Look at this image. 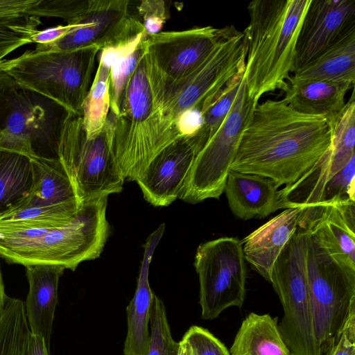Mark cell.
<instances>
[{
  "label": "cell",
  "mask_w": 355,
  "mask_h": 355,
  "mask_svg": "<svg viewBox=\"0 0 355 355\" xmlns=\"http://www.w3.org/2000/svg\"><path fill=\"white\" fill-rule=\"evenodd\" d=\"M331 141L330 121L297 112L283 99L257 103L230 170L291 185L324 155Z\"/></svg>",
  "instance_id": "1"
},
{
  "label": "cell",
  "mask_w": 355,
  "mask_h": 355,
  "mask_svg": "<svg viewBox=\"0 0 355 355\" xmlns=\"http://www.w3.org/2000/svg\"><path fill=\"white\" fill-rule=\"evenodd\" d=\"M311 0H254L243 31L247 54L243 76L249 96L284 90L295 71L300 26Z\"/></svg>",
  "instance_id": "2"
},
{
  "label": "cell",
  "mask_w": 355,
  "mask_h": 355,
  "mask_svg": "<svg viewBox=\"0 0 355 355\" xmlns=\"http://www.w3.org/2000/svg\"><path fill=\"white\" fill-rule=\"evenodd\" d=\"M107 197L83 202L73 218L62 227L0 232V256L25 266L55 264L75 270L103 250L110 232Z\"/></svg>",
  "instance_id": "3"
},
{
  "label": "cell",
  "mask_w": 355,
  "mask_h": 355,
  "mask_svg": "<svg viewBox=\"0 0 355 355\" xmlns=\"http://www.w3.org/2000/svg\"><path fill=\"white\" fill-rule=\"evenodd\" d=\"M70 113L0 71V150L32 159H59L60 139Z\"/></svg>",
  "instance_id": "4"
},
{
  "label": "cell",
  "mask_w": 355,
  "mask_h": 355,
  "mask_svg": "<svg viewBox=\"0 0 355 355\" xmlns=\"http://www.w3.org/2000/svg\"><path fill=\"white\" fill-rule=\"evenodd\" d=\"M306 231V269L314 331L329 355L355 313V269L334 256L311 229Z\"/></svg>",
  "instance_id": "5"
},
{
  "label": "cell",
  "mask_w": 355,
  "mask_h": 355,
  "mask_svg": "<svg viewBox=\"0 0 355 355\" xmlns=\"http://www.w3.org/2000/svg\"><path fill=\"white\" fill-rule=\"evenodd\" d=\"M100 51L95 44L69 51H26L17 58L0 60V71L71 113L82 115Z\"/></svg>",
  "instance_id": "6"
},
{
  "label": "cell",
  "mask_w": 355,
  "mask_h": 355,
  "mask_svg": "<svg viewBox=\"0 0 355 355\" xmlns=\"http://www.w3.org/2000/svg\"><path fill=\"white\" fill-rule=\"evenodd\" d=\"M153 108L147 115L121 110L109 112L105 128L112 155L124 179L135 181L149 162L164 148L181 137L174 116L165 103L158 73L147 69Z\"/></svg>",
  "instance_id": "7"
},
{
  "label": "cell",
  "mask_w": 355,
  "mask_h": 355,
  "mask_svg": "<svg viewBox=\"0 0 355 355\" xmlns=\"http://www.w3.org/2000/svg\"><path fill=\"white\" fill-rule=\"evenodd\" d=\"M306 231L297 227L274 263L270 283L283 307L279 331L291 355H322L315 337L306 269Z\"/></svg>",
  "instance_id": "8"
},
{
  "label": "cell",
  "mask_w": 355,
  "mask_h": 355,
  "mask_svg": "<svg viewBox=\"0 0 355 355\" xmlns=\"http://www.w3.org/2000/svg\"><path fill=\"white\" fill-rule=\"evenodd\" d=\"M58 156L81 203L121 191L125 179L112 155L105 127L87 139L82 115L70 113L62 128Z\"/></svg>",
  "instance_id": "9"
},
{
  "label": "cell",
  "mask_w": 355,
  "mask_h": 355,
  "mask_svg": "<svg viewBox=\"0 0 355 355\" xmlns=\"http://www.w3.org/2000/svg\"><path fill=\"white\" fill-rule=\"evenodd\" d=\"M257 103L249 96L244 80L226 119L196 156L178 198L193 204L219 199Z\"/></svg>",
  "instance_id": "10"
},
{
  "label": "cell",
  "mask_w": 355,
  "mask_h": 355,
  "mask_svg": "<svg viewBox=\"0 0 355 355\" xmlns=\"http://www.w3.org/2000/svg\"><path fill=\"white\" fill-rule=\"evenodd\" d=\"M194 266L198 275L199 304L203 320L216 318L245 299L247 268L241 241L224 236L201 243Z\"/></svg>",
  "instance_id": "11"
},
{
  "label": "cell",
  "mask_w": 355,
  "mask_h": 355,
  "mask_svg": "<svg viewBox=\"0 0 355 355\" xmlns=\"http://www.w3.org/2000/svg\"><path fill=\"white\" fill-rule=\"evenodd\" d=\"M246 54L243 32L234 25L227 26L209 55L188 76L175 82L164 76L166 103L175 119L192 107L202 110L208 98L245 69Z\"/></svg>",
  "instance_id": "12"
},
{
  "label": "cell",
  "mask_w": 355,
  "mask_h": 355,
  "mask_svg": "<svg viewBox=\"0 0 355 355\" xmlns=\"http://www.w3.org/2000/svg\"><path fill=\"white\" fill-rule=\"evenodd\" d=\"M127 0H92L91 11L80 25L58 40L37 44V51H69L89 45L100 49L127 41L145 31L128 12Z\"/></svg>",
  "instance_id": "13"
},
{
  "label": "cell",
  "mask_w": 355,
  "mask_h": 355,
  "mask_svg": "<svg viewBox=\"0 0 355 355\" xmlns=\"http://www.w3.org/2000/svg\"><path fill=\"white\" fill-rule=\"evenodd\" d=\"M222 28L211 26L147 35L146 51L161 73L171 82L188 76L209 55Z\"/></svg>",
  "instance_id": "14"
},
{
  "label": "cell",
  "mask_w": 355,
  "mask_h": 355,
  "mask_svg": "<svg viewBox=\"0 0 355 355\" xmlns=\"http://www.w3.org/2000/svg\"><path fill=\"white\" fill-rule=\"evenodd\" d=\"M205 144L198 133L181 137L160 151L135 180L146 201L164 207L178 198L197 154Z\"/></svg>",
  "instance_id": "15"
},
{
  "label": "cell",
  "mask_w": 355,
  "mask_h": 355,
  "mask_svg": "<svg viewBox=\"0 0 355 355\" xmlns=\"http://www.w3.org/2000/svg\"><path fill=\"white\" fill-rule=\"evenodd\" d=\"M355 28V0H311L298 34L295 69Z\"/></svg>",
  "instance_id": "16"
},
{
  "label": "cell",
  "mask_w": 355,
  "mask_h": 355,
  "mask_svg": "<svg viewBox=\"0 0 355 355\" xmlns=\"http://www.w3.org/2000/svg\"><path fill=\"white\" fill-rule=\"evenodd\" d=\"M302 211L285 209L241 242L245 260L268 282L275 261L297 228Z\"/></svg>",
  "instance_id": "17"
},
{
  "label": "cell",
  "mask_w": 355,
  "mask_h": 355,
  "mask_svg": "<svg viewBox=\"0 0 355 355\" xmlns=\"http://www.w3.org/2000/svg\"><path fill=\"white\" fill-rule=\"evenodd\" d=\"M355 201L339 200L315 207L313 220L298 226L313 230L329 251L355 269ZM315 208V207H314Z\"/></svg>",
  "instance_id": "18"
},
{
  "label": "cell",
  "mask_w": 355,
  "mask_h": 355,
  "mask_svg": "<svg viewBox=\"0 0 355 355\" xmlns=\"http://www.w3.org/2000/svg\"><path fill=\"white\" fill-rule=\"evenodd\" d=\"M28 293L24 305L31 333L42 337L50 352V340L56 306L59 279L64 266L55 264L28 265Z\"/></svg>",
  "instance_id": "19"
},
{
  "label": "cell",
  "mask_w": 355,
  "mask_h": 355,
  "mask_svg": "<svg viewBox=\"0 0 355 355\" xmlns=\"http://www.w3.org/2000/svg\"><path fill=\"white\" fill-rule=\"evenodd\" d=\"M161 224L147 239L137 279L135 295L126 308L127 334L123 347L124 355H146L150 343L149 322L154 296L148 273L154 251L164 232Z\"/></svg>",
  "instance_id": "20"
},
{
  "label": "cell",
  "mask_w": 355,
  "mask_h": 355,
  "mask_svg": "<svg viewBox=\"0 0 355 355\" xmlns=\"http://www.w3.org/2000/svg\"><path fill=\"white\" fill-rule=\"evenodd\" d=\"M278 188L266 177L230 170L224 191L232 214L246 220L265 218L280 209Z\"/></svg>",
  "instance_id": "21"
},
{
  "label": "cell",
  "mask_w": 355,
  "mask_h": 355,
  "mask_svg": "<svg viewBox=\"0 0 355 355\" xmlns=\"http://www.w3.org/2000/svg\"><path fill=\"white\" fill-rule=\"evenodd\" d=\"M354 86L344 81L288 82L282 99L297 112L331 121L344 108L346 94Z\"/></svg>",
  "instance_id": "22"
},
{
  "label": "cell",
  "mask_w": 355,
  "mask_h": 355,
  "mask_svg": "<svg viewBox=\"0 0 355 355\" xmlns=\"http://www.w3.org/2000/svg\"><path fill=\"white\" fill-rule=\"evenodd\" d=\"M309 80L355 82V28L302 67L295 69L288 82Z\"/></svg>",
  "instance_id": "23"
},
{
  "label": "cell",
  "mask_w": 355,
  "mask_h": 355,
  "mask_svg": "<svg viewBox=\"0 0 355 355\" xmlns=\"http://www.w3.org/2000/svg\"><path fill=\"white\" fill-rule=\"evenodd\" d=\"M146 31L135 37L100 51L99 62L110 68V110L117 116L128 82L145 51Z\"/></svg>",
  "instance_id": "24"
},
{
  "label": "cell",
  "mask_w": 355,
  "mask_h": 355,
  "mask_svg": "<svg viewBox=\"0 0 355 355\" xmlns=\"http://www.w3.org/2000/svg\"><path fill=\"white\" fill-rule=\"evenodd\" d=\"M32 163L33 184L21 209L69 203L82 204L60 159H32Z\"/></svg>",
  "instance_id": "25"
},
{
  "label": "cell",
  "mask_w": 355,
  "mask_h": 355,
  "mask_svg": "<svg viewBox=\"0 0 355 355\" xmlns=\"http://www.w3.org/2000/svg\"><path fill=\"white\" fill-rule=\"evenodd\" d=\"M229 352L230 355H291L279 331L277 318L255 313L243 320Z\"/></svg>",
  "instance_id": "26"
},
{
  "label": "cell",
  "mask_w": 355,
  "mask_h": 355,
  "mask_svg": "<svg viewBox=\"0 0 355 355\" xmlns=\"http://www.w3.org/2000/svg\"><path fill=\"white\" fill-rule=\"evenodd\" d=\"M33 184L32 159L0 150V216L20 209Z\"/></svg>",
  "instance_id": "27"
},
{
  "label": "cell",
  "mask_w": 355,
  "mask_h": 355,
  "mask_svg": "<svg viewBox=\"0 0 355 355\" xmlns=\"http://www.w3.org/2000/svg\"><path fill=\"white\" fill-rule=\"evenodd\" d=\"M80 206L69 203L20 209L0 216V232L62 227L73 218Z\"/></svg>",
  "instance_id": "28"
},
{
  "label": "cell",
  "mask_w": 355,
  "mask_h": 355,
  "mask_svg": "<svg viewBox=\"0 0 355 355\" xmlns=\"http://www.w3.org/2000/svg\"><path fill=\"white\" fill-rule=\"evenodd\" d=\"M110 68L98 63L93 82L82 106L83 125L87 139L100 134L110 110Z\"/></svg>",
  "instance_id": "29"
},
{
  "label": "cell",
  "mask_w": 355,
  "mask_h": 355,
  "mask_svg": "<svg viewBox=\"0 0 355 355\" xmlns=\"http://www.w3.org/2000/svg\"><path fill=\"white\" fill-rule=\"evenodd\" d=\"M31 334L24 302L7 296L0 318V355H22Z\"/></svg>",
  "instance_id": "30"
},
{
  "label": "cell",
  "mask_w": 355,
  "mask_h": 355,
  "mask_svg": "<svg viewBox=\"0 0 355 355\" xmlns=\"http://www.w3.org/2000/svg\"><path fill=\"white\" fill-rule=\"evenodd\" d=\"M244 69L232 77L202 105L203 123L198 133L206 143L228 115L244 80Z\"/></svg>",
  "instance_id": "31"
},
{
  "label": "cell",
  "mask_w": 355,
  "mask_h": 355,
  "mask_svg": "<svg viewBox=\"0 0 355 355\" xmlns=\"http://www.w3.org/2000/svg\"><path fill=\"white\" fill-rule=\"evenodd\" d=\"M150 343L146 355H178L179 342L173 340L162 300L154 294L149 322Z\"/></svg>",
  "instance_id": "32"
},
{
  "label": "cell",
  "mask_w": 355,
  "mask_h": 355,
  "mask_svg": "<svg viewBox=\"0 0 355 355\" xmlns=\"http://www.w3.org/2000/svg\"><path fill=\"white\" fill-rule=\"evenodd\" d=\"M92 0H39L26 15L41 17H60L68 25L80 23L91 11Z\"/></svg>",
  "instance_id": "33"
},
{
  "label": "cell",
  "mask_w": 355,
  "mask_h": 355,
  "mask_svg": "<svg viewBox=\"0 0 355 355\" xmlns=\"http://www.w3.org/2000/svg\"><path fill=\"white\" fill-rule=\"evenodd\" d=\"M344 200L355 201V156L327 182L315 207Z\"/></svg>",
  "instance_id": "34"
},
{
  "label": "cell",
  "mask_w": 355,
  "mask_h": 355,
  "mask_svg": "<svg viewBox=\"0 0 355 355\" xmlns=\"http://www.w3.org/2000/svg\"><path fill=\"white\" fill-rule=\"evenodd\" d=\"M183 338L188 341L195 355H230L221 341L201 327L191 326Z\"/></svg>",
  "instance_id": "35"
},
{
  "label": "cell",
  "mask_w": 355,
  "mask_h": 355,
  "mask_svg": "<svg viewBox=\"0 0 355 355\" xmlns=\"http://www.w3.org/2000/svg\"><path fill=\"white\" fill-rule=\"evenodd\" d=\"M41 24L40 18L24 15L10 20L0 21V41L26 40L31 43V37Z\"/></svg>",
  "instance_id": "36"
},
{
  "label": "cell",
  "mask_w": 355,
  "mask_h": 355,
  "mask_svg": "<svg viewBox=\"0 0 355 355\" xmlns=\"http://www.w3.org/2000/svg\"><path fill=\"white\" fill-rule=\"evenodd\" d=\"M138 10L143 17V25L148 35L159 33L168 18L164 1H142Z\"/></svg>",
  "instance_id": "37"
},
{
  "label": "cell",
  "mask_w": 355,
  "mask_h": 355,
  "mask_svg": "<svg viewBox=\"0 0 355 355\" xmlns=\"http://www.w3.org/2000/svg\"><path fill=\"white\" fill-rule=\"evenodd\" d=\"M175 120V126L182 137L193 136L202 126V112L200 108L192 107L181 112Z\"/></svg>",
  "instance_id": "38"
},
{
  "label": "cell",
  "mask_w": 355,
  "mask_h": 355,
  "mask_svg": "<svg viewBox=\"0 0 355 355\" xmlns=\"http://www.w3.org/2000/svg\"><path fill=\"white\" fill-rule=\"evenodd\" d=\"M329 355H355V313L349 318Z\"/></svg>",
  "instance_id": "39"
},
{
  "label": "cell",
  "mask_w": 355,
  "mask_h": 355,
  "mask_svg": "<svg viewBox=\"0 0 355 355\" xmlns=\"http://www.w3.org/2000/svg\"><path fill=\"white\" fill-rule=\"evenodd\" d=\"M39 0H0V21L19 17L36 6Z\"/></svg>",
  "instance_id": "40"
},
{
  "label": "cell",
  "mask_w": 355,
  "mask_h": 355,
  "mask_svg": "<svg viewBox=\"0 0 355 355\" xmlns=\"http://www.w3.org/2000/svg\"><path fill=\"white\" fill-rule=\"evenodd\" d=\"M81 23L73 25L58 26L44 31H37L31 37V42L46 44L54 42L62 38L71 31L78 28Z\"/></svg>",
  "instance_id": "41"
},
{
  "label": "cell",
  "mask_w": 355,
  "mask_h": 355,
  "mask_svg": "<svg viewBox=\"0 0 355 355\" xmlns=\"http://www.w3.org/2000/svg\"><path fill=\"white\" fill-rule=\"evenodd\" d=\"M44 339L37 335L31 334L28 344L22 355H49Z\"/></svg>",
  "instance_id": "42"
},
{
  "label": "cell",
  "mask_w": 355,
  "mask_h": 355,
  "mask_svg": "<svg viewBox=\"0 0 355 355\" xmlns=\"http://www.w3.org/2000/svg\"><path fill=\"white\" fill-rule=\"evenodd\" d=\"M29 43L30 42L26 40L0 41V60H1L4 56L19 48V46Z\"/></svg>",
  "instance_id": "43"
},
{
  "label": "cell",
  "mask_w": 355,
  "mask_h": 355,
  "mask_svg": "<svg viewBox=\"0 0 355 355\" xmlns=\"http://www.w3.org/2000/svg\"><path fill=\"white\" fill-rule=\"evenodd\" d=\"M178 355H195L189 343L184 338L179 342Z\"/></svg>",
  "instance_id": "44"
},
{
  "label": "cell",
  "mask_w": 355,
  "mask_h": 355,
  "mask_svg": "<svg viewBox=\"0 0 355 355\" xmlns=\"http://www.w3.org/2000/svg\"><path fill=\"white\" fill-rule=\"evenodd\" d=\"M6 297L7 295L5 293L4 286L0 270V318L3 312Z\"/></svg>",
  "instance_id": "45"
}]
</instances>
